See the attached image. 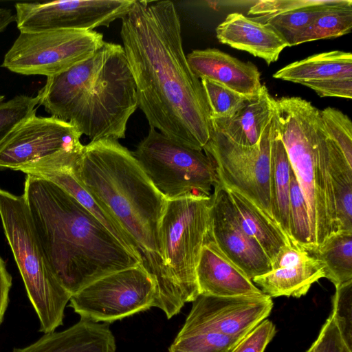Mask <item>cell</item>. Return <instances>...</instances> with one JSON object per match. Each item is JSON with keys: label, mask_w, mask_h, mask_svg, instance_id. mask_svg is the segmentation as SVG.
Returning <instances> with one entry per match:
<instances>
[{"label": "cell", "mask_w": 352, "mask_h": 352, "mask_svg": "<svg viewBox=\"0 0 352 352\" xmlns=\"http://www.w3.org/2000/svg\"><path fill=\"white\" fill-rule=\"evenodd\" d=\"M120 36L133 76L138 107L153 128L198 150L208 142L210 110L201 80L185 55L173 2L134 0Z\"/></svg>", "instance_id": "obj_1"}, {"label": "cell", "mask_w": 352, "mask_h": 352, "mask_svg": "<svg viewBox=\"0 0 352 352\" xmlns=\"http://www.w3.org/2000/svg\"><path fill=\"white\" fill-rule=\"evenodd\" d=\"M23 196L50 267L71 295L109 274L142 265L75 198L27 175Z\"/></svg>", "instance_id": "obj_2"}, {"label": "cell", "mask_w": 352, "mask_h": 352, "mask_svg": "<svg viewBox=\"0 0 352 352\" xmlns=\"http://www.w3.org/2000/svg\"><path fill=\"white\" fill-rule=\"evenodd\" d=\"M72 170L134 243L158 292L163 282L159 226L167 199L133 152L118 140L103 139L84 145Z\"/></svg>", "instance_id": "obj_3"}, {"label": "cell", "mask_w": 352, "mask_h": 352, "mask_svg": "<svg viewBox=\"0 0 352 352\" xmlns=\"http://www.w3.org/2000/svg\"><path fill=\"white\" fill-rule=\"evenodd\" d=\"M319 111L300 97L274 101L276 128L307 205L310 254L338 232L329 152Z\"/></svg>", "instance_id": "obj_4"}, {"label": "cell", "mask_w": 352, "mask_h": 352, "mask_svg": "<svg viewBox=\"0 0 352 352\" xmlns=\"http://www.w3.org/2000/svg\"><path fill=\"white\" fill-rule=\"evenodd\" d=\"M210 196L189 194L167 199L159 226L163 282L153 307L168 319L199 295L196 268L210 234Z\"/></svg>", "instance_id": "obj_5"}, {"label": "cell", "mask_w": 352, "mask_h": 352, "mask_svg": "<svg viewBox=\"0 0 352 352\" xmlns=\"http://www.w3.org/2000/svg\"><path fill=\"white\" fill-rule=\"evenodd\" d=\"M0 218L28 297L44 333L63 324L71 298L54 275L36 232L23 195L0 188Z\"/></svg>", "instance_id": "obj_6"}, {"label": "cell", "mask_w": 352, "mask_h": 352, "mask_svg": "<svg viewBox=\"0 0 352 352\" xmlns=\"http://www.w3.org/2000/svg\"><path fill=\"white\" fill-rule=\"evenodd\" d=\"M138 107L136 85L124 49L113 47L97 76L85 87L68 122L90 142L125 138L127 122Z\"/></svg>", "instance_id": "obj_7"}, {"label": "cell", "mask_w": 352, "mask_h": 352, "mask_svg": "<svg viewBox=\"0 0 352 352\" xmlns=\"http://www.w3.org/2000/svg\"><path fill=\"white\" fill-rule=\"evenodd\" d=\"M133 154L166 199L189 194L210 196L218 182L214 166L203 150L179 144L153 128Z\"/></svg>", "instance_id": "obj_8"}, {"label": "cell", "mask_w": 352, "mask_h": 352, "mask_svg": "<svg viewBox=\"0 0 352 352\" xmlns=\"http://www.w3.org/2000/svg\"><path fill=\"white\" fill-rule=\"evenodd\" d=\"M104 43L102 34L94 30L21 32L1 67L22 75L50 77L88 59Z\"/></svg>", "instance_id": "obj_9"}, {"label": "cell", "mask_w": 352, "mask_h": 352, "mask_svg": "<svg viewBox=\"0 0 352 352\" xmlns=\"http://www.w3.org/2000/svg\"><path fill=\"white\" fill-rule=\"evenodd\" d=\"M273 125L274 115L253 146L239 145L212 127L203 151L212 160L219 182L247 197L274 221L270 189Z\"/></svg>", "instance_id": "obj_10"}, {"label": "cell", "mask_w": 352, "mask_h": 352, "mask_svg": "<svg viewBox=\"0 0 352 352\" xmlns=\"http://www.w3.org/2000/svg\"><path fill=\"white\" fill-rule=\"evenodd\" d=\"M155 285L142 265L102 276L71 296L69 307L80 318L110 323L153 306Z\"/></svg>", "instance_id": "obj_11"}, {"label": "cell", "mask_w": 352, "mask_h": 352, "mask_svg": "<svg viewBox=\"0 0 352 352\" xmlns=\"http://www.w3.org/2000/svg\"><path fill=\"white\" fill-rule=\"evenodd\" d=\"M134 0H74L14 5L16 23L23 32L56 30H94L109 27L129 11Z\"/></svg>", "instance_id": "obj_12"}, {"label": "cell", "mask_w": 352, "mask_h": 352, "mask_svg": "<svg viewBox=\"0 0 352 352\" xmlns=\"http://www.w3.org/2000/svg\"><path fill=\"white\" fill-rule=\"evenodd\" d=\"M272 307V298L264 293L232 297L199 294L177 334L244 336L270 316Z\"/></svg>", "instance_id": "obj_13"}, {"label": "cell", "mask_w": 352, "mask_h": 352, "mask_svg": "<svg viewBox=\"0 0 352 352\" xmlns=\"http://www.w3.org/2000/svg\"><path fill=\"white\" fill-rule=\"evenodd\" d=\"M81 135L69 122L34 113L0 144V168L17 170L58 152L81 148Z\"/></svg>", "instance_id": "obj_14"}, {"label": "cell", "mask_w": 352, "mask_h": 352, "mask_svg": "<svg viewBox=\"0 0 352 352\" xmlns=\"http://www.w3.org/2000/svg\"><path fill=\"white\" fill-rule=\"evenodd\" d=\"M213 189L210 205L211 240L250 280L271 271L269 257L241 226L227 188L218 181Z\"/></svg>", "instance_id": "obj_15"}, {"label": "cell", "mask_w": 352, "mask_h": 352, "mask_svg": "<svg viewBox=\"0 0 352 352\" xmlns=\"http://www.w3.org/2000/svg\"><path fill=\"white\" fill-rule=\"evenodd\" d=\"M322 278L324 272L321 262L307 250L287 243L272 263V270L252 280L271 298H300Z\"/></svg>", "instance_id": "obj_16"}, {"label": "cell", "mask_w": 352, "mask_h": 352, "mask_svg": "<svg viewBox=\"0 0 352 352\" xmlns=\"http://www.w3.org/2000/svg\"><path fill=\"white\" fill-rule=\"evenodd\" d=\"M114 43L106 42L90 58L58 74L47 77L38 91L39 104L51 116L68 122L85 87L100 72Z\"/></svg>", "instance_id": "obj_17"}, {"label": "cell", "mask_w": 352, "mask_h": 352, "mask_svg": "<svg viewBox=\"0 0 352 352\" xmlns=\"http://www.w3.org/2000/svg\"><path fill=\"white\" fill-rule=\"evenodd\" d=\"M193 73L242 95L257 96L262 88L261 73L251 62H243L216 48L195 50L187 56Z\"/></svg>", "instance_id": "obj_18"}, {"label": "cell", "mask_w": 352, "mask_h": 352, "mask_svg": "<svg viewBox=\"0 0 352 352\" xmlns=\"http://www.w3.org/2000/svg\"><path fill=\"white\" fill-rule=\"evenodd\" d=\"M74 165L61 162L54 156H47L21 166L17 170L45 179L61 188L100 221L124 247L141 258L135 245L120 224L78 182L72 170Z\"/></svg>", "instance_id": "obj_19"}, {"label": "cell", "mask_w": 352, "mask_h": 352, "mask_svg": "<svg viewBox=\"0 0 352 352\" xmlns=\"http://www.w3.org/2000/svg\"><path fill=\"white\" fill-rule=\"evenodd\" d=\"M196 276L199 294L232 297L263 294L211 239L202 248Z\"/></svg>", "instance_id": "obj_20"}, {"label": "cell", "mask_w": 352, "mask_h": 352, "mask_svg": "<svg viewBox=\"0 0 352 352\" xmlns=\"http://www.w3.org/2000/svg\"><path fill=\"white\" fill-rule=\"evenodd\" d=\"M216 36L221 43L261 58L268 65L288 47L269 24L237 12L228 14L217 27Z\"/></svg>", "instance_id": "obj_21"}, {"label": "cell", "mask_w": 352, "mask_h": 352, "mask_svg": "<svg viewBox=\"0 0 352 352\" xmlns=\"http://www.w3.org/2000/svg\"><path fill=\"white\" fill-rule=\"evenodd\" d=\"M12 352H116V345L108 323L80 318L68 329L44 333L35 342Z\"/></svg>", "instance_id": "obj_22"}, {"label": "cell", "mask_w": 352, "mask_h": 352, "mask_svg": "<svg viewBox=\"0 0 352 352\" xmlns=\"http://www.w3.org/2000/svg\"><path fill=\"white\" fill-rule=\"evenodd\" d=\"M274 101L263 85L260 93L232 117L211 120L212 127L239 145H256L273 117Z\"/></svg>", "instance_id": "obj_23"}, {"label": "cell", "mask_w": 352, "mask_h": 352, "mask_svg": "<svg viewBox=\"0 0 352 352\" xmlns=\"http://www.w3.org/2000/svg\"><path fill=\"white\" fill-rule=\"evenodd\" d=\"M273 77L307 87L336 78H352V54L340 50L316 54L283 67Z\"/></svg>", "instance_id": "obj_24"}, {"label": "cell", "mask_w": 352, "mask_h": 352, "mask_svg": "<svg viewBox=\"0 0 352 352\" xmlns=\"http://www.w3.org/2000/svg\"><path fill=\"white\" fill-rule=\"evenodd\" d=\"M291 170L285 148L280 138L274 120L270 143L271 210L275 223L289 241V209Z\"/></svg>", "instance_id": "obj_25"}, {"label": "cell", "mask_w": 352, "mask_h": 352, "mask_svg": "<svg viewBox=\"0 0 352 352\" xmlns=\"http://www.w3.org/2000/svg\"><path fill=\"white\" fill-rule=\"evenodd\" d=\"M243 230L260 244L271 264L280 249L292 243L275 222L247 197L227 188Z\"/></svg>", "instance_id": "obj_26"}, {"label": "cell", "mask_w": 352, "mask_h": 352, "mask_svg": "<svg viewBox=\"0 0 352 352\" xmlns=\"http://www.w3.org/2000/svg\"><path fill=\"white\" fill-rule=\"evenodd\" d=\"M323 131L329 152L338 232H352V166L349 164L340 148L327 135L324 129Z\"/></svg>", "instance_id": "obj_27"}, {"label": "cell", "mask_w": 352, "mask_h": 352, "mask_svg": "<svg viewBox=\"0 0 352 352\" xmlns=\"http://www.w3.org/2000/svg\"><path fill=\"white\" fill-rule=\"evenodd\" d=\"M311 254L321 262L324 278L335 287L352 280V232H337Z\"/></svg>", "instance_id": "obj_28"}, {"label": "cell", "mask_w": 352, "mask_h": 352, "mask_svg": "<svg viewBox=\"0 0 352 352\" xmlns=\"http://www.w3.org/2000/svg\"><path fill=\"white\" fill-rule=\"evenodd\" d=\"M352 28V1L329 8L317 17L296 38L294 45L306 42L337 38L351 32Z\"/></svg>", "instance_id": "obj_29"}, {"label": "cell", "mask_w": 352, "mask_h": 352, "mask_svg": "<svg viewBox=\"0 0 352 352\" xmlns=\"http://www.w3.org/2000/svg\"><path fill=\"white\" fill-rule=\"evenodd\" d=\"M344 0H327L320 5L300 8L263 19H255L272 26L284 39L288 47L294 46L299 35L314 20L331 7L342 3Z\"/></svg>", "instance_id": "obj_30"}, {"label": "cell", "mask_w": 352, "mask_h": 352, "mask_svg": "<svg viewBox=\"0 0 352 352\" xmlns=\"http://www.w3.org/2000/svg\"><path fill=\"white\" fill-rule=\"evenodd\" d=\"M289 209L290 241L294 245L311 251L309 220L306 202L296 178L291 170Z\"/></svg>", "instance_id": "obj_31"}, {"label": "cell", "mask_w": 352, "mask_h": 352, "mask_svg": "<svg viewBox=\"0 0 352 352\" xmlns=\"http://www.w3.org/2000/svg\"><path fill=\"white\" fill-rule=\"evenodd\" d=\"M201 81L209 104L211 120L232 117L248 100L255 97L242 95L208 79H201Z\"/></svg>", "instance_id": "obj_32"}, {"label": "cell", "mask_w": 352, "mask_h": 352, "mask_svg": "<svg viewBox=\"0 0 352 352\" xmlns=\"http://www.w3.org/2000/svg\"><path fill=\"white\" fill-rule=\"evenodd\" d=\"M321 125L352 166V124L347 115L333 107L319 111Z\"/></svg>", "instance_id": "obj_33"}, {"label": "cell", "mask_w": 352, "mask_h": 352, "mask_svg": "<svg viewBox=\"0 0 352 352\" xmlns=\"http://www.w3.org/2000/svg\"><path fill=\"white\" fill-rule=\"evenodd\" d=\"M38 104L37 96L25 94L0 102V144L19 124L36 113Z\"/></svg>", "instance_id": "obj_34"}, {"label": "cell", "mask_w": 352, "mask_h": 352, "mask_svg": "<svg viewBox=\"0 0 352 352\" xmlns=\"http://www.w3.org/2000/svg\"><path fill=\"white\" fill-rule=\"evenodd\" d=\"M244 336L211 333L177 334L170 346L186 352H230Z\"/></svg>", "instance_id": "obj_35"}, {"label": "cell", "mask_w": 352, "mask_h": 352, "mask_svg": "<svg viewBox=\"0 0 352 352\" xmlns=\"http://www.w3.org/2000/svg\"><path fill=\"white\" fill-rule=\"evenodd\" d=\"M331 315L344 342L352 349V280L336 287Z\"/></svg>", "instance_id": "obj_36"}, {"label": "cell", "mask_w": 352, "mask_h": 352, "mask_svg": "<svg viewBox=\"0 0 352 352\" xmlns=\"http://www.w3.org/2000/svg\"><path fill=\"white\" fill-rule=\"evenodd\" d=\"M327 0H263L249 10L248 14L255 19H267L300 8L323 4Z\"/></svg>", "instance_id": "obj_37"}, {"label": "cell", "mask_w": 352, "mask_h": 352, "mask_svg": "<svg viewBox=\"0 0 352 352\" xmlns=\"http://www.w3.org/2000/svg\"><path fill=\"white\" fill-rule=\"evenodd\" d=\"M275 333L274 324L265 319L248 332L230 352H264Z\"/></svg>", "instance_id": "obj_38"}, {"label": "cell", "mask_w": 352, "mask_h": 352, "mask_svg": "<svg viewBox=\"0 0 352 352\" xmlns=\"http://www.w3.org/2000/svg\"><path fill=\"white\" fill-rule=\"evenodd\" d=\"M313 343L315 346V352H352V349L344 342L331 314Z\"/></svg>", "instance_id": "obj_39"}, {"label": "cell", "mask_w": 352, "mask_h": 352, "mask_svg": "<svg viewBox=\"0 0 352 352\" xmlns=\"http://www.w3.org/2000/svg\"><path fill=\"white\" fill-rule=\"evenodd\" d=\"M11 287L12 276L7 270L6 263L0 256V326L8 305Z\"/></svg>", "instance_id": "obj_40"}, {"label": "cell", "mask_w": 352, "mask_h": 352, "mask_svg": "<svg viewBox=\"0 0 352 352\" xmlns=\"http://www.w3.org/2000/svg\"><path fill=\"white\" fill-rule=\"evenodd\" d=\"M15 20L16 15L10 9L0 8V33Z\"/></svg>", "instance_id": "obj_41"}, {"label": "cell", "mask_w": 352, "mask_h": 352, "mask_svg": "<svg viewBox=\"0 0 352 352\" xmlns=\"http://www.w3.org/2000/svg\"><path fill=\"white\" fill-rule=\"evenodd\" d=\"M168 352H186V351L179 350L178 349L174 348L172 346H170L168 349Z\"/></svg>", "instance_id": "obj_42"}, {"label": "cell", "mask_w": 352, "mask_h": 352, "mask_svg": "<svg viewBox=\"0 0 352 352\" xmlns=\"http://www.w3.org/2000/svg\"><path fill=\"white\" fill-rule=\"evenodd\" d=\"M305 352H315V346L314 343L310 346V347Z\"/></svg>", "instance_id": "obj_43"}, {"label": "cell", "mask_w": 352, "mask_h": 352, "mask_svg": "<svg viewBox=\"0 0 352 352\" xmlns=\"http://www.w3.org/2000/svg\"><path fill=\"white\" fill-rule=\"evenodd\" d=\"M4 100V96L0 94V102H3Z\"/></svg>", "instance_id": "obj_44"}]
</instances>
